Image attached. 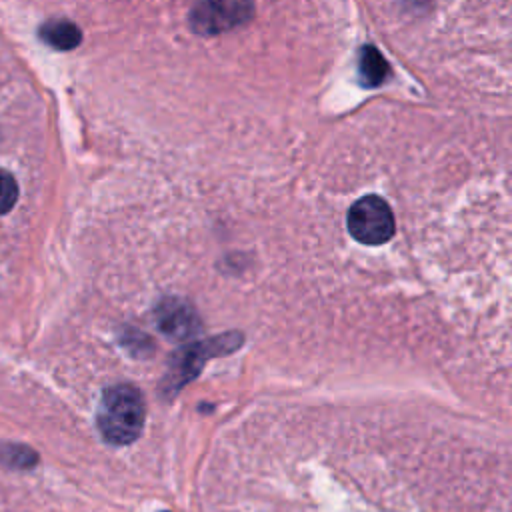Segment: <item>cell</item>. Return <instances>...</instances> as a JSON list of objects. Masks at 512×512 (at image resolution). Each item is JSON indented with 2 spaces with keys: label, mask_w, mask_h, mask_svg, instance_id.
<instances>
[{
  "label": "cell",
  "mask_w": 512,
  "mask_h": 512,
  "mask_svg": "<svg viewBox=\"0 0 512 512\" xmlns=\"http://www.w3.org/2000/svg\"><path fill=\"white\" fill-rule=\"evenodd\" d=\"M144 416V400L138 388L132 384H116L104 390L96 424L106 442L122 446L140 436Z\"/></svg>",
  "instance_id": "6da1fadb"
},
{
  "label": "cell",
  "mask_w": 512,
  "mask_h": 512,
  "mask_svg": "<svg viewBox=\"0 0 512 512\" xmlns=\"http://www.w3.org/2000/svg\"><path fill=\"white\" fill-rule=\"evenodd\" d=\"M348 230L354 240L368 246H380L394 236V214L380 196H364L348 210Z\"/></svg>",
  "instance_id": "7a4b0ae2"
},
{
  "label": "cell",
  "mask_w": 512,
  "mask_h": 512,
  "mask_svg": "<svg viewBox=\"0 0 512 512\" xmlns=\"http://www.w3.org/2000/svg\"><path fill=\"white\" fill-rule=\"evenodd\" d=\"M250 0H200L190 10V26L198 34H220L252 18Z\"/></svg>",
  "instance_id": "3957f363"
},
{
  "label": "cell",
  "mask_w": 512,
  "mask_h": 512,
  "mask_svg": "<svg viewBox=\"0 0 512 512\" xmlns=\"http://www.w3.org/2000/svg\"><path fill=\"white\" fill-rule=\"evenodd\" d=\"M240 336L238 334H228V336H220L214 338L210 342H202V344H194V346H186L182 348L174 360H172V370L168 374L170 380V390H178L180 386H184L190 378H194L198 374V370L202 368L204 360L212 354H224V352H232L234 348L240 346Z\"/></svg>",
  "instance_id": "277c9868"
},
{
  "label": "cell",
  "mask_w": 512,
  "mask_h": 512,
  "mask_svg": "<svg viewBox=\"0 0 512 512\" xmlns=\"http://www.w3.org/2000/svg\"><path fill=\"white\" fill-rule=\"evenodd\" d=\"M156 324L166 336H170L174 340L188 338L198 330L196 314L192 312V308L186 302H182L178 298H168L158 306Z\"/></svg>",
  "instance_id": "5b68a950"
},
{
  "label": "cell",
  "mask_w": 512,
  "mask_h": 512,
  "mask_svg": "<svg viewBox=\"0 0 512 512\" xmlns=\"http://www.w3.org/2000/svg\"><path fill=\"white\" fill-rule=\"evenodd\" d=\"M358 74L364 86L374 88L388 78L390 68H388V62L382 58V54L374 46H364L358 56Z\"/></svg>",
  "instance_id": "8992f818"
},
{
  "label": "cell",
  "mask_w": 512,
  "mask_h": 512,
  "mask_svg": "<svg viewBox=\"0 0 512 512\" xmlns=\"http://www.w3.org/2000/svg\"><path fill=\"white\" fill-rule=\"evenodd\" d=\"M40 36L46 44L58 50H72L80 44L82 34L76 24L68 20H50L40 28Z\"/></svg>",
  "instance_id": "52a82bcc"
},
{
  "label": "cell",
  "mask_w": 512,
  "mask_h": 512,
  "mask_svg": "<svg viewBox=\"0 0 512 512\" xmlns=\"http://www.w3.org/2000/svg\"><path fill=\"white\" fill-rule=\"evenodd\" d=\"M0 458L8 464V466H16V468H28L32 464H36V454L26 448V446H18V444H6L0 448Z\"/></svg>",
  "instance_id": "ba28073f"
},
{
  "label": "cell",
  "mask_w": 512,
  "mask_h": 512,
  "mask_svg": "<svg viewBox=\"0 0 512 512\" xmlns=\"http://www.w3.org/2000/svg\"><path fill=\"white\" fill-rule=\"evenodd\" d=\"M16 198H18L16 180L8 172L0 170V214L8 212L16 204Z\"/></svg>",
  "instance_id": "9c48e42d"
}]
</instances>
